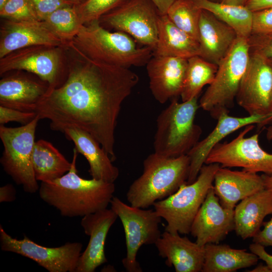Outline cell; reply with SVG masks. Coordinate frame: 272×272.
<instances>
[{
  "label": "cell",
  "mask_w": 272,
  "mask_h": 272,
  "mask_svg": "<svg viewBox=\"0 0 272 272\" xmlns=\"http://www.w3.org/2000/svg\"><path fill=\"white\" fill-rule=\"evenodd\" d=\"M39 120L37 115L31 122L21 126L0 125V138L4 148L1 163L16 184L30 193H35L39 188L32 164L35 131Z\"/></svg>",
  "instance_id": "8"
},
{
  "label": "cell",
  "mask_w": 272,
  "mask_h": 272,
  "mask_svg": "<svg viewBox=\"0 0 272 272\" xmlns=\"http://www.w3.org/2000/svg\"><path fill=\"white\" fill-rule=\"evenodd\" d=\"M249 248L250 251L256 254L259 259L265 261L272 271V255L265 251L264 246L253 243L249 245Z\"/></svg>",
  "instance_id": "40"
},
{
  "label": "cell",
  "mask_w": 272,
  "mask_h": 272,
  "mask_svg": "<svg viewBox=\"0 0 272 272\" xmlns=\"http://www.w3.org/2000/svg\"><path fill=\"white\" fill-rule=\"evenodd\" d=\"M205 259L201 272H233L255 265L258 256L246 249L231 248L227 244L205 245Z\"/></svg>",
  "instance_id": "27"
},
{
  "label": "cell",
  "mask_w": 272,
  "mask_h": 272,
  "mask_svg": "<svg viewBox=\"0 0 272 272\" xmlns=\"http://www.w3.org/2000/svg\"><path fill=\"white\" fill-rule=\"evenodd\" d=\"M72 1H73L76 4H77L82 2L83 0H72Z\"/></svg>",
  "instance_id": "49"
},
{
  "label": "cell",
  "mask_w": 272,
  "mask_h": 272,
  "mask_svg": "<svg viewBox=\"0 0 272 272\" xmlns=\"http://www.w3.org/2000/svg\"><path fill=\"white\" fill-rule=\"evenodd\" d=\"M38 19L43 21L50 14L60 8L73 6L76 4L72 0H29Z\"/></svg>",
  "instance_id": "36"
},
{
  "label": "cell",
  "mask_w": 272,
  "mask_h": 272,
  "mask_svg": "<svg viewBox=\"0 0 272 272\" xmlns=\"http://www.w3.org/2000/svg\"><path fill=\"white\" fill-rule=\"evenodd\" d=\"M269 61L270 64H271V65H272V59L269 60Z\"/></svg>",
  "instance_id": "50"
},
{
  "label": "cell",
  "mask_w": 272,
  "mask_h": 272,
  "mask_svg": "<svg viewBox=\"0 0 272 272\" xmlns=\"http://www.w3.org/2000/svg\"><path fill=\"white\" fill-rule=\"evenodd\" d=\"M32 164L37 181L47 182L58 178L71 169L70 162L50 142L39 140L35 142Z\"/></svg>",
  "instance_id": "28"
},
{
  "label": "cell",
  "mask_w": 272,
  "mask_h": 272,
  "mask_svg": "<svg viewBox=\"0 0 272 272\" xmlns=\"http://www.w3.org/2000/svg\"><path fill=\"white\" fill-rule=\"evenodd\" d=\"M262 230H259L252 238L253 243L263 246H272V218L263 224Z\"/></svg>",
  "instance_id": "39"
},
{
  "label": "cell",
  "mask_w": 272,
  "mask_h": 272,
  "mask_svg": "<svg viewBox=\"0 0 272 272\" xmlns=\"http://www.w3.org/2000/svg\"><path fill=\"white\" fill-rule=\"evenodd\" d=\"M271 109L272 111V98H271Z\"/></svg>",
  "instance_id": "51"
},
{
  "label": "cell",
  "mask_w": 272,
  "mask_h": 272,
  "mask_svg": "<svg viewBox=\"0 0 272 272\" xmlns=\"http://www.w3.org/2000/svg\"><path fill=\"white\" fill-rule=\"evenodd\" d=\"M67 48L82 57L126 68L146 65L153 56L151 48L138 47L131 36L122 32H110L99 21L83 25Z\"/></svg>",
  "instance_id": "3"
},
{
  "label": "cell",
  "mask_w": 272,
  "mask_h": 272,
  "mask_svg": "<svg viewBox=\"0 0 272 272\" xmlns=\"http://www.w3.org/2000/svg\"><path fill=\"white\" fill-rule=\"evenodd\" d=\"M8 0H0V9L7 2Z\"/></svg>",
  "instance_id": "48"
},
{
  "label": "cell",
  "mask_w": 272,
  "mask_h": 272,
  "mask_svg": "<svg viewBox=\"0 0 272 272\" xmlns=\"http://www.w3.org/2000/svg\"><path fill=\"white\" fill-rule=\"evenodd\" d=\"M218 65L199 55L188 59V65L183 89L180 95L182 102L198 97L203 87L213 81Z\"/></svg>",
  "instance_id": "30"
},
{
  "label": "cell",
  "mask_w": 272,
  "mask_h": 272,
  "mask_svg": "<svg viewBox=\"0 0 272 272\" xmlns=\"http://www.w3.org/2000/svg\"><path fill=\"white\" fill-rule=\"evenodd\" d=\"M190 161L187 155L167 158L155 152L143 162L142 174L130 185L126 199L130 205L146 209L175 193L187 183Z\"/></svg>",
  "instance_id": "4"
},
{
  "label": "cell",
  "mask_w": 272,
  "mask_h": 272,
  "mask_svg": "<svg viewBox=\"0 0 272 272\" xmlns=\"http://www.w3.org/2000/svg\"><path fill=\"white\" fill-rule=\"evenodd\" d=\"M159 255L176 272L202 271L205 259L204 246L193 242L178 233L165 231L155 243Z\"/></svg>",
  "instance_id": "21"
},
{
  "label": "cell",
  "mask_w": 272,
  "mask_h": 272,
  "mask_svg": "<svg viewBox=\"0 0 272 272\" xmlns=\"http://www.w3.org/2000/svg\"><path fill=\"white\" fill-rule=\"evenodd\" d=\"M16 190L11 184H8L0 188V202H12L16 198Z\"/></svg>",
  "instance_id": "41"
},
{
  "label": "cell",
  "mask_w": 272,
  "mask_h": 272,
  "mask_svg": "<svg viewBox=\"0 0 272 272\" xmlns=\"http://www.w3.org/2000/svg\"><path fill=\"white\" fill-rule=\"evenodd\" d=\"M62 48L34 45L15 50L0 58V75L25 71L47 82L48 89L57 88L64 82L67 75V69L61 63Z\"/></svg>",
  "instance_id": "12"
},
{
  "label": "cell",
  "mask_w": 272,
  "mask_h": 272,
  "mask_svg": "<svg viewBox=\"0 0 272 272\" xmlns=\"http://www.w3.org/2000/svg\"><path fill=\"white\" fill-rule=\"evenodd\" d=\"M254 127L253 124L247 125L230 142L218 144L205 164L216 163L222 167H241L250 172L272 175V154L260 146L258 134L245 137Z\"/></svg>",
  "instance_id": "11"
},
{
  "label": "cell",
  "mask_w": 272,
  "mask_h": 272,
  "mask_svg": "<svg viewBox=\"0 0 272 272\" xmlns=\"http://www.w3.org/2000/svg\"><path fill=\"white\" fill-rule=\"evenodd\" d=\"M74 5L58 9L43 20L67 45L78 33L83 25Z\"/></svg>",
  "instance_id": "32"
},
{
  "label": "cell",
  "mask_w": 272,
  "mask_h": 272,
  "mask_svg": "<svg viewBox=\"0 0 272 272\" xmlns=\"http://www.w3.org/2000/svg\"><path fill=\"white\" fill-rule=\"evenodd\" d=\"M188 59L152 56L147 62L149 85L154 98L164 104L180 96L186 74Z\"/></svg>",
  "instance_id": "18"
},
{
  "label": "cell",
  "mask_w": 272,
  "mask_h": 272,
  "mask_svg": "<svg viewBox=\"0 0 272 272\" xmlns=\"http://www.w3.org/2000/svg\"><path fill=\"white\" fill-rule=\"evenodd\" d=\"M34 45L65 48L67 44L43 21L6 19L0 29V58L9 53Z\"/></svg>",
  "instance_id": "15"
},
{
  "label": "cell",
  "mask_w": 272,
  "mask_h": 272,
  "mask_svg": "<svg viewBox=\"0 0 272 272\" xmlns=\"http://www.w3.org/2000/svg\"><path fill=\"white\" fill-rule=\"evenodd\" d=\"M272 33V7L253 12L251 34Z\"/></svg>",
  "instance_id": "38"
},
{
  "label": "cell",
  "mask_w": 272,
  "mask_h": 272,
  "mask_svg": "<svg viewBox=\"0 0 272 272\" xmlns=\"http://www.w3.org/2000/svg\"><path fill=\"white\" fill-rule=\"evenodd\" d=\"M63 133L67 140L74 143L78 153L83 155L88 162L92 178L114 183L119 176V169L112 164L109 155L92 135L76 128H66Z\"/></svg>",
  "instance_id": "24"
},
{
  "label": "cell",
  "mask_w": 272,
  "mask_h": 272,
  "mask_svg": "<svg viewBox=\"0 0 272 272\" xmlns=\"http://www.w3.org/2000/svg\"><path fill=\"white\" fill-rule=\"evenodd\" d=\"M214 182V190L221 205L230 210H234L239 201L265 189L261 175L221 166L215 173Z\"/></svg>",
  "instance_id": "22"
},
{
  "label": "cell",
  "mask_w": 272,
  "mask_h": 272,
  "mask_svg": "<svg viewBox=\"0 0 272 272\" xmlns=\"http://www.w3.org/2000/svg\"><path fill=\"white\" fill-rule=\"evenodd\" d=\"M266 137L269 140H271L272 139V126L269 127V128L267 129Z\"/></svg>",
  "instance_id": "47"
},
{
  "label": "cell",
  "mask_w": 272,
  "mask_h": 272,
  "mask_svg": "<svg viewBox=\"0 0 272 272\" xmlns=\"http://www.w3.org/2000/svg\"><path fill=\"white\" fill-rule=\"evenodd\" d=\"M250 53L272 59V33L251 34L248 38Z\"/></svg>",
  "instance_id": "35"
},
{
  "label": "cell",
  "mask_w": 272,
  "mask_h": 272,
  "mask_svg": "<svg viewBox=\"0 0 272 272\" xmlns=\"http://www.w3.org/2000/svg\"><path fill=\"white\" fill-rule=\"evenodd\" d=\"M70 170L52 181L41 182L40 198L64 217H84L106 209L115 191L114 183L94 178L86 179L78 174V152L74 148Z\"/></svg>",
  "instance_id": "2"
},
{
  "label": "cell",
  "mask_w": 272,
  "mask_h": 272,
  "mask_svg": "<svg viewBox=\"0 0 272 272\" xmlns=\"http://www.w3.org/2000/svg\"><path fill=\"white\" fill-rule=\"evenodd\" d=\"M198 30L199 56L218 65L237 38L236 32L213 14L202 9Z\"/></svg>",
  "instance_id": "23"
},
{
  "label": "cell",
  "mask_w": 272,
  "mask_h": 272,
  "mask_svg": "<svg viewBox=\"0 0 272 272\" xmlns=\"http://www.w3.org/2000/svg\"><path fill=\"white\" fill-rule=\"evenodd\" d=\"M223 112L217 119L214 129L203 140L198 141L187 155L190 161L187 184L193 182L213 148L228 135L249 125L256 124L262 126L272 122V112L265 115H249L246 117H235Z\"/></svg>",
  "instance_id": "17"
},
{
  "label": "cell",
  "mask_w": 272,
  "mask_h": 272,
  "mask_svg": "<svg viewBox=\"0 0 272 272\" xmlns=\"http://www.w3.org/2000/svg\"><path fill=\"white\" fill-rule=\"evenodd\" d=\"M110 204L124 231L126 254L122 260L123 266L128 272H142L137 260L138 251L143 245L155 244L161 237L159 224L162 218L155 210L127 205L117 197L113 196Z\"/></svg>",
  "instance_id": "9"
},
{
  "label": "cell",
  "mask_w": 272,
  "mask_h": 272,
  "mask_svg": "<svg viewBox=\"0 0 272 272\" xmlns=\"http://www.w3.org/2000/svg\"><path fill=\"white\" fill-rule=\"evenodd\" d=\"M248 0H220V2L237 6H245Z\"/></svg>",
  "instance_id": "45"
},
{
  "label": "cell",
  "mask_w": 272,
  "mask_h": 272,
  "mask_svg": "<svg viewBox=\"0 0 272 272\" xmlns=\"http://www.w3.org/2000/svg\"><path fill=\"white\" fill-rule=\"evenodd\" d=\"M0 16L13 20H39L29 0H8L0 9Z\"/></svg>",
  "instance_id": "34"
},
{
  "label": "cell",
  "mask_w": 272,
  "mask_h": 272,
  "mask_svg": "<svg viewBox=\"0 0 272 272\" xmlns=\"http://www.w3.org/2000/svg\"><path fill=\"white\" fill-rule=\"evenodd\" d=\"M220 167L216 163L204 164L193 182L184 183L173 194L153 204L157 214L167 222L165 231L190 233L193 221L213 187L215 175Z\"/></svg>",
  "instance_id": "6"
},
{
  "label": "cell",
  "mask_w": 272,
  "mask_h": 272,
  "mask_svg": "<svg viewBox=\"0 0 272 272\" xmlns=\"http://www.w3.org/2000/svg\"><path fill=\"white\" fill-rule=\"evenodd\" d=\"M272 214V190L264 189L240 201L234 208L235 229L243 239L253 237L264 218Z\"/></svg>",
  "instance_id": "25"
},
{
  "label": "cell",
  "mask_w": 272,
  "mask_h": 272,
  "mask_svg": "<svg viewBox=\"0 0 272 272\" xmlns=\"http://www.w3.org/2000/svg\"><path fill=\"white\" fill-rule=\"evenodd\" d=\"M250 55L248 39L238 37L219 62L212 83L199 100V106L217 119L234 105Z\"/></svg>",
  "instance_id": "7"
},
{
  "label": "cell",
  "mask_w": 272,
  "mask_h": 272,
  "mask_svg": "<svg viewBox=\"0 0 272 272\" xmlns=\"http://www.w3.org/2000/svg\"><path fill=\"white\" fill-rule=\"evenodd\" d=\"M128 0H83L74 5L82 25L99 21L104 15Z\"/></svg>",
  "instance_id": "33"
},
{
  "label": "cell",
  "mask_w": 272,
  "mask_h": 272,
  "mask_svg": "<svg viewBox=\"0 0 272 272\" xmlns=\"http://www.w3.org/2000/svg\"><path fill=\"white\" fill-rule=\"evenodd\" d=\"M1 249L30 258L49 272H75L82 250L81 243L67 242L56 247L38 244L25 236L18 240L9 235L0 226Z\"/></svg>",
  "instance_id": "13"
},
{
  "label": "cell",
  "mask_w": 272,
  "mask_h": 272,
  "mask_svg": "<svg viewBox=\"0 0 272 272\" xmlns=\"http://www.w3.org/2000/svg\"><path fill=\"white\" fill-rule=\"evenodd\" d=\"M199 9L206 10L231 27L238 37L248 39L252 33L253 12L245 6L225 4L211 0H192Z\"/></svg>",
  "instance_id": "29"
},
{
  "label": "cell",
  "mask_w": 272,
  "mask_h": 272,
  "mask_svg": "<svg viewBox=\"0 0 272 272\" xmlns=\"http://www.w3.org/2000/svg\"><path fill=\"white\" fill-rule=\"evenodd\" d=\"M201 11L192 0H175L166 15L176 26L198 42Z\"/></svg>",
  "instance_id": "31"
},
{
  "label": "cell",
  "mask_w": 272,
  "mask_h": 272,
  "mask_svg": "<svg viewBox=\"0 0 272 272\" xmlns=\"http://www.w3.org/2000/svg\"><path fill=\"white\" fill-rule=\"evenodd\" d=\"M49 89L39 77L17 73L0 80V105L23 112H35Z\"/></svg>",
  "instance_id": "20"
},
{
  "label": "cell",
  "mask_w": 272,
  "mask_h": 272,
  "mask_svg": "<svg viewBox=\"0 0 272 272\" xmlns=\"http://www.w3.org/2000/svg\"><path fill=\"white\" fill-rule=\"evenodd\" d=\"M158 9L160 15H166L167 11L175 0H150Z\"/></svg>",
  "instance_id": "43"
},
{
  "label": "cell",
  "mask_w": 272,
  "mask_h": 272,
  "mask_svg": "<svg viewBox=\"0 0 272 272\" xmlns=\"http://www.w3.org/2000/svg\"><path fill=\"white\" fill-rule=\"evenodd\" d=\"M77 56L67 65L64 82L48 90L35 112L40 120L50 121L53 130L76 128L88 132L113 161L117 118L139 78L129 68Z\"/></svg>",
  "instance_id": "1"
},
{
  "label": "cell",
  "mask_w": 272,
  "mask_h": 272,
  "mask_svg": "<svg viewBox=\"0 0 272 272\" xmlns=\"http://www.w3.org/2000/svg\"><path fill=\"white\" fill-rule=\"evenodd\" d=\"M36 116L35 112H23L0 105V125L14 121L24 125L31 122Z\"/></svg>",
  "instance_id": "37"
},
{
  "label": "cell",
  "mask_w": 272,
  "mask_h": 272,
  "mask_svg": "<svg viewBox=\"0 0 272 272\" xmlns=\"http://www.w3.org/2000/svg\"><path fill=\"white\" fill-rule=\"evenodd\" d=\"M264 186L265 189L272 190V175L262 174Z\"/></svg>",
  "instance_id": "44"
},
{
  "label": "cell",
  "mask_w": 272,
  "mask_h": 272,
  "mask_svg": "<svg viewBox=\"0 0 272 272\" xmlns=\"http://www.w3.org/2000/svg\"><path fill=\"white\" fill-rule=\"evenodd\" d=\"M198 97L179 103L171 100L157 118L154 152L167 158L187 155L197 144L202 133L194 123L198 108Z\"/></svg>",
  "instance_id": "5"
},
{
  "label": "cell",
  "mask_w": 272,
  "mask_h": 272,
  "mask_svg": "<svg viewBox=\"0 0 272 272\" xmlns=\"http://www.w3.org/2000/svg\"><path fill=\"white\" fill-rule=\"evenodd\" d=\"M118 216L107 208L83 217L81 225L90 236L88 244L80 255L75 272H94L107 261L104 245L108 231Z\"/></svg>",
  "instance_id": "19"
},
{
  "label": "cell",
  "mask_w": 272,
  "mask_h": 272,
  "mask_svg": "<svg viewBox=\"0 0 272 272\" xmlns=\"http://www.w3.org/2000/svg\"><path fill=\"white\" fill-rule=\"evenodd\" d=\"M254 12L272 7V0H248L245 6Z\"/></svg>",
  "instance_id": "42"
},
{
  "label": "cell",
  "mask_w": 272,
  "mask_h": 272,
  "mask_svg": "<svg viewBox=\"0 0 272 272\" xmlns=\"http://www.w3.org/2000/svg\"><path fill=\"white\" fill-rule=\"evenodd\" d=\"M160 15L150 0H128L103 15L99 21L103 27L124 32L153 51L158 41Z\"/></svg>",
  "instance_id": "10"
},
{
  "label": "cell",
  "mask_w": 272,
  "mask_h": 272,
  "mask_svg": "<svg viewBox=\"0 0 272 272\" xmlns=\"http://www.w3.org/2000/svg\"><path fill=\"white\" fill-rule=\"evenodd\" d=\"M211 1H214V2H217L216 0H211Z\"/></svg>",
  "instance_id": "52"
},
{
  "label": "cell",
  "mask_w": 272,
  "mask_h": 272,
  "mask_svg": "<svg viewBox=\"0 0 272 272\" xmlns=\"http://www.w3.org/2000/svg\"><path fill=\"white\" fill-rule=\"evenodd\" d=\"M271 98L272 65L268 59L250 53L235 100L249 115H265L272 112Z\"/></svg>",
  "instance_id": "14"
},
{
  "label": "cell",
  "mask_w": 272,
  "mask_h": 272,
  "mask_svg": "<svg viewBox=\"0 0 272 272\" xmlns=\"http://www.w3.org/2000/svg\"><path fill=\"white\" fill-rule=\"evenodd\" d=\"M250 272H272L270 267L266 264V265L259 264L256 266L252 270H250Z\"/></svg>",
  "instance_id": "46"
},
{
  "label": "cell",
  "mask_w": 272,
  "mask_h": 272,
  "mask_svg": "<svg viewBox=\"0 0 272 272\" xmlns=\"http://www.w3.org/2000/svg\"><path fill=\"white\" fill-rule=\"evenodd\" d=\"M235 229L234 210L224 208L212 187L192 223L190 233L201 246L219 243Z\"/></svg>",
  "instance_id": "16"
},
{
  "label": "cell",
  "mask_w": 272,
  "mask_h": 272,
  "mask_svg": "<svg viewBox=\"0 0 272 272\" xmlns=\"http://www.w3.org/2000/svg\"><path fill=\"white\" fill-rule=\"evenodd\" d=\"M158 28V41L153 56L188 59L199 55L198 42L176 26L167 15L159 16Z\"/></svg>",
  "instance_id": "26"
}]
</instances>
